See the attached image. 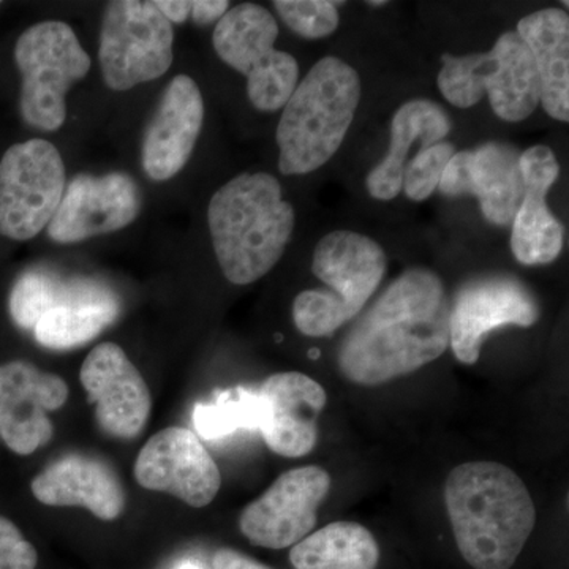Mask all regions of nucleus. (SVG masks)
Here are the masks:
<instances>
[{"instance_id": "nucleus-13", "label": "nucleus", "mask_w": 569, "mask_h": 569, "mask_svg": "<svg viewBox=\"0 0 569 569\" xmlns=\"http://www.w3.org/2000/svg\"><path fill=\"white\" fill-rule=\"evenodd\" d=\"M141 208V190L132 176L78 174L66 187L48 236L59 244H73L112 233L133 223Z\"/></svg>"}, {"instance_id": "nucleus-5", "label": "nucleus", "mask_w": 569, "mask_h": 569, "mask_svg": "<svg viewBox=\"0 0 569 569\" xmlns=\"http://www.w3.org/2000/svg\"><path fill=\"white\" fill-rule=\"evenodd\" d=\"M387 268V254L373 239L355 231L326 234L313 252L312 272L332 291L306 290L296 296L298 331L309 337L335 335L365 309Z\"/></svg>"}, {"instance_id": "nucleus-27", "label": "nucleus", "mask_w": 569, "mask_h": 569, "mask_svg": "<svg viewBox=\"0 0 569 569\" xmlns=\"http://www.w3.org/2000/svg\"><path fill=\"white\" fill-rule=\"evenodd\" d=\"M263 413V400L258 391L238 387L219 392L211 402L197 403L193 425L204 440H223L239 430H260Z\"/></svg>"}, {"instance_id": "nucleus-9", "label": "nucleus", "mask_w": 569, "mask_h": 569, "mask_svg": "<svg viewBox=\"0 0 569 569\" xmlns=\"http://www.w3.org/2000/svg\"><path fill=\"white\" fill-rule=\"evenodd\" d=\"M173 24L156 3H108L99 48L104 84L123 92L163 77L173 63Z\"/></svg>"}, {"instance_id": "nucleus-21", "label": "nucleus", "mask_w": 569, "mask_h": 569, "mask_svg": "<svg viewBox=\"0 0 569 569\" xmlns=\"http://www.w3.org/2000/svg\"><path fill=\"white\" fill-rule=\"evenodd\" d=\"M31 489L41 505L82 507L102 520L118 519L126 508L118 475L91 456H63L33 478Z\"/></svg>"}, {"instance_id": "nucleus-36", "label": "nucleus", "mask_w": 569, "mask_h": 569, "mask_svg": "<svg viewBox=\"0 0 569 569\" xmlns=\"http://www.w3.org/2000/svg\"><path fill=\"white\" fill-rule=\"evenodd\" d=\"M369 6H372V7L387 6V2H369Z\"/></svg>"}, {"instance_id": "nucleus-10", "label": "nucleus", "mask_w": 569, "mask_h": 569, "mask_svg": "<svg viewBox=\"0 0 569 569\" xmlns=\"http://www.w3.org/2000/svg\"><path fill=\"white\" fill-rule=\"evenodd\" d=\"M66 167L52 142H18L0 160V236L29 241L50 224L66 192Z\"/></svg>"}, {"instance_id": "nucleus-31", "label": "nucleus", "mask_w": 569, "mask_h": 569, "mask_svg": "<svg viewBox=\"0 0 569 569\" xmlns=\"http://www.w3.org/2000/svg\"><path fill=\"white\" fill-rule=\"evenodd\" d=\"M228 10H230L228 0H194L190 18L200 26L211 24L222 20Z\"/></svg>"}, {"instance_id": "nucleus-1", "label": "nucleus", "mask_w": 569, "mask_h": 569, "mask_svg": "<svg viewBox=\"0 0 569 569\" xmlns=\"http://www.w3.org/2000/svg\"><path fill=\"white\" fill-rule=\"evenodd\" d=\"M449 347V302L429 269H408L342 340L337 366L347 380L378 387L417 372Z\"/></svg>"}, {"instance_id": "nucleus-19", "label": "nucleus", "mask_w": 569, "mask_h": 569, "mask_svg": "<svg viewBox=\"0 0 569 569\" xmlns=\"http://www.w3.org/2000/svg\"><path fill=\"white\" fill-rule=\"evenodd\" d=\"M203 122L200 88L192 78L178 74L164 89L142 140V168L152 181H168L186 167Z\"/></svg>"}, {"instance_id": "nucleus-22", "label": "nucleus", "mask_w": 569, "mask_h": 569, "mask_svg": "<svg viewBox=\"0 0 569 569\" xmlns=\"http://www.w3.org/2000/svg\"><path fill=\"white\" fill-rule=\"evenodd\" d=\"M520 39L533 56L545 111L557 121L569 119V18L561 9H545L522 18Z\"/></svg>"}, {"instance_id": "nucleus-2", "label": "nucleus", "mask_w": 569, "mask_h": 569, "mask_svg": "<svg viewBox=\"0 0 569 569\" xmlns=\"http://www.w3.org/2000/svg\"><path fill=\"white\" fill-rule=\"evenodd\" d=\"M445 503L460 556L475 569H511L537 526L529 489L503 463H460Z\"/></svg>"}, {"instance_id": "nucleus-23", "label": "nucleus", "mask_w": 569, "mask_h": 569, "mask_svg": "<svg viewBox=\"0 0 569 569\" xmlns=\"http://www.w3.org/2000/svg\"><path fill=\"white\" fill-rule=\"evenodd\" d=\"M451 132L449 116L440 104L426 99L403 103L391 122V144L385 159L367 176L370 197L380 201L396 198L402 190L408 156L415 142L433 146Z\"/></svg>"}, {"instance_id": "nucleus-34", "label": "nucleus", "mask_w": 569, "mask_h": 569, "mask_svg": "<svg viewBox=\"0 0 569 569\" xmlns=\"http://www.w3.org/2000/svg\"><path fill=\"white\" fill-rule=\"evenodd\" d=\"M178 569H201V567L197 563V561H183L181 567Z\"/></svg>"}, {"instance_id": "nucleus-29", "label": "nucleus", "mask_w": 569, "mask_h": 569, "mask_svg": "<svg viewBox=\"0 0 569 569\" xmlns=\"http://www.w3.org/2000/svg\"><path fill=\"white\" fill-rule=\"evenodd\" d=\"M455 153V144L443 141L417 153L403 173L402 189L407 197L413 201H425L436 192L445 168Z\"/></svg>"}, {"instance_id": "nucleus-24", "label": "nucleus", "mask_w": 569, "mask_h": 569, "mask_svg": "<svg viewBox=\"0 0 569 569\" xmlns=\"http://www.w3.org/2000/svg\"><path fill=\"white\" fill-rule=\"evenodd\" d=\"M112 301H118L116 295L96 280L63 279L48 271H29L11 290L10 313L21 329H33L37 321L56 307Z\"/></svg>"}, {"instance_id": "nucleus-4", "label": "nucleus", "mask_w": 569, "mask_h": 569, "mask_svg": "<svg viewBox=\"0 0 569 569\" xmlns=\"http://www.w3.org/2000/svg\"><path fill=\"white\" fill-rule=\"evenodd\" d=\"M359 100L353 67L332 56L318 61L284 103L276 134L280 171L307 174L328 163L346 140Z\"/></svg>"}, {"instance_id": "nucleus-16", "label": "nucleus", "mask_w": 569, "mask_h": 569, "mask_svg": "<svg viewBox=\"0 0 569 569\" xmlns=\"http://www.w3.org/2000/svg\"><path fill=\"white\" fill-rule=\"evenodd\" d=\"M80 380L97 406L103 432L121 440L140 436L151 417V391L121 347L107 342L93 348L82 362Z\"/></svg>"}, {"instance_id": "nucleus-17", "label": "nucleus", "mask_w": 569, "mask_h": 569, "mask_svg": "<svg viewBox=\"0 0 569 569\" xmlns=\"http://www.w3.org/2000/svg\"><path fill=\"white\" fill-rule=\"evenodd\" d=\"M438 189L448 197L473 194L489 223L508 227L526 192L520 156L516 149L497 142L479 146L475 151L456 152Z\"/></svg>"}, {"instance_id": "nucleus-30", "label": "nucleus", "mask_w": 569, "mask_h": 569, "mask_svg": "<svg viewBox=\"0 0 569 569\" xmlns=\"http://www.w3.org/2000/svg\"><path fill=\"white\" fill-rule=\"evenodd\" d=\"M39 553L11 520L0 516V569H36Z\"/></svg>"}, {"instance_id": "nucleus-32", "label": "nucleus", "mask_w": 569, "mask_h": 569, "mask_svg": "<svg viewBox=\"0 0 569 569\" xmlns=\"http://www.w3.org/2000/svg\"><path fill=\"white\" fill-rule=\"evenodd\" d=\"M213 569H271L234 549H219L213 556Z\"/></svg>"}, {"instance_id": "nucleus-18", "label": "nucleus", "mask_w": 569, "mask_h": 569, "mask_svg": "<svg viewBox=\"0 0 569 569\" xmlns=\"http://www.w3.org/2000/svg\"><path fill=\"white\" fill-rule=\"evenodd\" d=\"M264 413L260 432L268 448L283 458H305L318 441V419L326 392L301 372L274 373L258 389Z\"/></svg>"}, {"instance_id": "nucleus-20", "label": "nucleus", "mask_w": 569, "mask_h": 569, "mask_svg": "<svg viewBox=\"0 0 569 569\" xmlns=\"http://www.w3.org/2000/svg\"><path fill=\"white\" fill-rule=\"evenodd\" d=\"M523 192L512 220L511 250L519 263L549 264L563 249V224L549 211L548 192L560 174L556 153L548 146H531L520 156Z\"/></svg>"}, {"instance_id": "nucleus-35", "label": "nucleus", "mask_w": 569, "mask_h": 569, "mask_svg": "<svg viewBox=\"0 0 569 569\" xmlns=\"http://www.w3.org/2000/svg\"><path fill=\"white\" fill-rule=\"evenodd\" d=\"M310 358L317 359L318 356H320V351L317 350V348H313V350L309 351Z\"/></svg>"}, {"instance_id": "nucleus-25", "label": "nucleus", "mask_w": 569, "mask_h": 569, "mask_svg": "<svg viewBox=\"0 0 569 569\" xmlns=\"http://www.w3.org/2000/svg\"><path fill=\"white\" fill-rule=\"evenodd\" d=\"M377 539L361 523L335 522L293 546L295 569H377Z\"/></svg>"}, {"instance_id": "nucleus-7", "label": "nucleus", "mask_w": 569, "mask_h": 569, "mask_svg": "<svg viewBox=\"0 0 569 569\" xmlns=\"http://www.w3.org/2000/svg\"><path fill=\"white\" fill-rule=\"evenodd\" d=\"M21 71L20 110L33 129L56 132L67 118L66 96L91 70V58L63 21H43L22 32L14 44Z\"/></svg>"}, {"instance_id": "nucleus-11", "label": "nucleus", "mask_w": 569, "mask_h": 569, "mask_svg": "<svg viewBox=\"0 0 569 569\" xmlns=\"http://www.w3.org/2000/svg\"><path fill=\"white\" fill-rule=\"evenodd\" d=\"M537 298L509 276H488L459 288L449 309V346L459 362L477 365L486 337L503 326L530 328L539 320Z\"/></svg>"}, {"instance_id": "nucleus-6", "label": "nucleus", "mask_w": 569, "mask_h": 569, "mask_svg": "<svg viewBox=\"0 0 569 569\" xmlns=\"http://www.w3.org/2000/svg\"><path fill=\"white\" fill-rule=\"evenodd\" d=\"M438 89L449 103L471 108L488 96L498 118L519 122L537 110L541 99L533 56L518 32H507L492 50L443 56Z\"/></svg>"}, {"instance_id": "nucleus-14", "label": "nucleus", "mask_w": 569, "mask_h": 569, "mask_svg": "<svg viewBox=\"0 0 569 569\" xmlns=\"http://www.w3.org/2000/svg\"><path fill=\"white\" fill-rule=\"evenodd\" d=\"M141 488L171 493L192 508L208 507L222 477L200 438L186 427L160 430L142 447L134 462Z\"/></svg>"}, {"instance_id": "nucleus-12", "label": "nucleus", "mask_w": 569, "mask_h": 569, "mask_svg": "<svg viewBox=\"0 0 569 569\" xmlns=\"http://www.w3.org/2000/svg\"><path fill=\"white\" fill-rule=\"evenodd\" d=\"M331 489L321 467L293 468L280 475L263 496L247 505L239 529L253 546L284 549L298 545L317 526L318 508Z\"/></svg>"}, {"instance_id": "nucleus-28", "label": "nucleus", "mask_w": 569, "mask_h": 569, "mask_svg": "<svg viewBox=\"0 0 569 569\" xmlns=\"http://www.w3.org/2000/svg\"><path fill=\"white\" fill-rule=\"evenodd\" d=\"M272 6L284 24L305 39H323L339 28V3L331 0H276Z\"/></svg>"}, {"instance_id": "nucleus-33", "label": "nucleus", "mask_w": 569, "mask_h": 569, "mask_svg": "<svg viewBox=\"0 0 569 569\" xmlns=\"http://www.w3.org/2000/svg\"><path fill=\"white\" fill-rule=\"evenodd\" d=\"M157 9L167 18L168 21L186 22L192 17L193 2H186V0H157Z\"/></svg>"}, {"instance_id": "nucleus-3", "label": "nucleus", "mask_w": 569, "mask_h": 569, "mask_svg": "<svg viewBox=\"0 0 569 569\" xmlns=\"http://www.w3.org/2000/svg\"><path fill=\"white\" fill-rule=\"evenodd\" d=\"M293 206L268 173H242L220 187L208 208L213 252L223 276L249 284L268 274L295 230Z\"/></svg>"}, {"instance_id": "nucleus-26", "label": "nucleus", "mask_w": 569, "mask_h": 569, "mask_svg": "<svg viewBox=\"0 0 569 569\" xmlns=\"http://www.w3.org/2000/svg\"><path fill=\"white\" fill-rule=\"evenodd\" d=\"M118 316L119 301L56 307L37 321L33 335L40 346L70 350L91 342Z\"/></svg>"}, {"instance_id": "nucleus-15", "label": "nucleus", "mask_w": 569, "mask_h": 569, "mask_svg": "<svg viewBox=\"0 0 569 569\" xmlns=\"http://www.w3.org/2000/svg\"><path fill=\"white\" fill-rule=\"evenodd\" d=\"M69 387L56 373L26 361L0 366V438L20 456L50 443L54 427L48 413L66 406Z\"/></svg>"}, {"instance_id": "nucleus-8", "label": "nucleus", "mask_w": 569, "mask_h": 569, "mask_svg": "<svg viewBox=\"0 0 569 569\" xmlns=\"http://www.w3.org/2000/svg\"><path fill=\"white\" fill-rule=\"evenodd\" d=\"M279 24L268 9L241 3L217 22L212 43L217 56L247 78V96L260 111L284 107L298 86L299 66L293 56L277 51Z\"/></svg>"}]
</instances>
